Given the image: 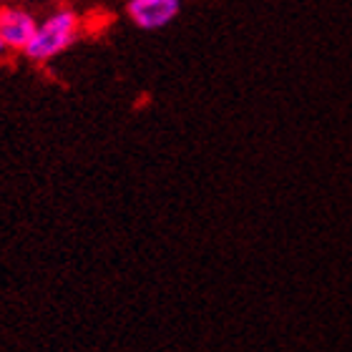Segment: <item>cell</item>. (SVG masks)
<instances>
[{
	"instance_id": "cell-3",
	"label": "cell",
	"mask_w": 352,
	"mask_h": 352,
	"mask_svg": "<svg viewBox=\"0 0 352 352\" xmlns=\"http://www.w3.org/2000/svg\"><path fill=\"white\" fill-rule=\"evenodd\" d=\"M126 13L133 25L144 30H159L182 13V0H129Z\"/></svg>"
},
{
	"instance_id": "cell-4",
	"label": "cell",
	"mask_w": 352,
	"mask_h": 352,
	"mask_svg": "<svg viewBox=\"0 0 352 352\" xmlns=\"http://www.w3.org/2000/svg\"><path fill=\"white\" fill-rule=\"evenodd\" d=\"M3 51H6V48H3V43H0V53H3Z\"/></svg>"
},
{
	"instance_id": "cell-2",
	"label": "cell",
	"mask_w": 352,
	"mask_h": 352,
	"mask_svg": "<svg viewBox=\"0 0 352 352\" xmlns=\"http://www.w3.org/2000/svg\"><path fill=\"white\" fill-rule=\"evenodd\" d=\"M38 21L25 8H0V43L10 51H25Z\"/></svg>"
},
{
	"instance_id": "cell-1",
	"label": "cell",
	"mask_w": 352,
	"mask_h": 352,
	"mask_svg": "<svg viewBox=\"0 0 352 352\" xmlns=\"http://www.w3.org/2000/svg\"><path fill=\"white\" fill-rule=\"evenodd\" d=\"M78 33H81V18H78V13L71 10V8H58L45 21L38 23L36 33H33L28 48L23 53L30 60H36V63H45V60H51L56 56H60L63 51H68L78 41Z\"/></svg>"
}]
</instances>
